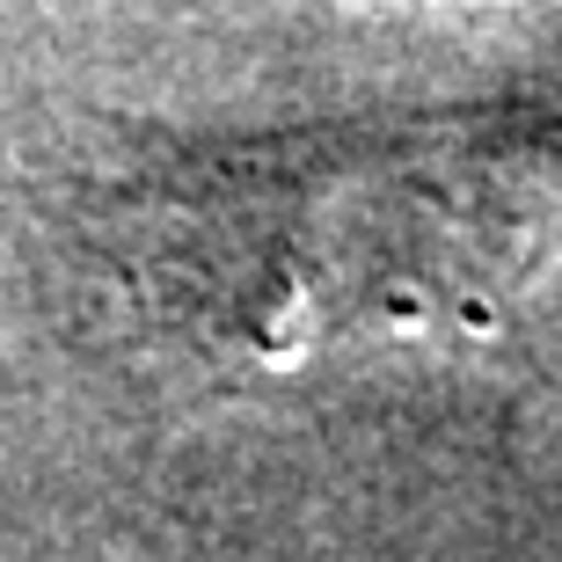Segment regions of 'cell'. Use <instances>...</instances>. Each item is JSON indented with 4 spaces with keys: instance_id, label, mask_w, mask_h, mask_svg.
<instances>
[{
    "instance_id": "1",
    "label": "cell",
    "mask_w": 562,
    "mask_h": 562,
    "mask_svg": "<svg viewBox=\"0 0 562 562\" xmlns=\"http://www.w3.org/2000/svg\"><path fill=\"white\" fill-rule=\"evenodd\" d=\"M562 161L482 125L271 132L95 176L88 278L139 344L220 373H300L475 314L548 249Z\"/></svg>"
}]
</instances>
